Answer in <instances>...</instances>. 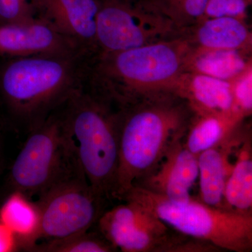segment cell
Segmentation results:
<instances>
[{
  "label": "cell",
  "mask_w": 252,
  "mask_h": 252,
  "mask_svg": "<svg viewBox=\"0 0 252 252\" xmlns=\"http://www.w3.org/2000/svg\"><path fill=\"white\" fill-rule=\"evenodd\" d=\"M195 113L175 91L149 94L119 109V167L115 199L152 173L183 140Z\"/></svg>",
  "instance_id": "cell-1"
},
{
  "label": "cell",
  "mask_w": 252,
  "mask_h": 252,
  "mask_svg": "<svg viewBox=\"0 0 252 252\" xmlns=\"http://www.w3.org/2000/svg\"><path fill=\"white\" fill-rule=\"evenodd\" d=\"M192 48L183 36L116 52L88 62L85 87L122 108L144 96L175 91Z\"/></svg>",
  "instance_id": "cell-2"
},
{
  "label": "cell",
  "mask_w": 252,
  "mask_h": 252,
  "mask_svg": "<svg viewBox=\"0 0 252 252\" xmlns=\"http://www.w3.org/2000/svg\"><path fill=\"white\" fill-rule=\"evenodd\" d=\"M86 54L16 57L0 72V96L11 117L31 131L85 86Z\"/></svg>",
  "instance_id": "cell-3"
},
{
  "label": "cell",
  "mask_w": 252,
  "mask_h": 252,
  "mask_svg": "<svg viewBox=\"0 0 252 252\" xmlns=\"http://www.w3.org/2000/svg\"><path fill=\"white\" fill-rule=\"evenodd\" d=\"M58 111L77 171L100 198L115 200L119 109L84 86Z\"/></svg>",
  "instance_id": "cell-4"
},
{
  "label": "cell",
  "mask_w": 252,
  "mask_h": 252,
  "mask_svg": "<svg viewBox=\"0 0 252 252\" xmlns=\"http://www.w3.org/2000/svg\"><path fill=\"white\" fill-rule=\"evenodd\" d=\"M122 200L138 203L177 233L220 250L252 251V215L210 206L193 198L172 201L139 186L131 189Z\"/></svg>",
  "instance_id": "cell-5"
},
{
  "label": "cell",
  "mask_w": 252,
  "mask_h": 252,
  "mask_svg": "<svg viewBox=\"0 0 252 252\" xmlns=\"http://www.w3.org/2000/svg\"><path fill=\"white\" fill-rule=\"evenodd\" d=\"M58 110L29 131L10 170L13 190L30 199L39 198L73 176H81L64 140Z\"/></svg>",
  "instance_id": "cell-6"
},
{
  "label": "cell",
  "mask_w": 252,
  "mask_h": 252,
  "mask_svg": "<svg viewBox=\"0 0 252 252\" xmlns=\"http://www.w3.org/2000/svg\"><path fill=\"white\" fill-rule=\"evenodd\" d=\"M183 31L152 0H101L98 52H116L180 37Z\"/></svg>",
  "instance_id": "cell-7"
},
{
  "label": "cell",
  "mask_w": 252,
  "mask_h": 252,
  "mask_svg": "<svg viewBox=\"0 0 252 252\" xmlns=\"http://www.w3.org/2000/svg\"><path fill=\"white\" fill-rule=\"evenodd\" d=\"M35 203L40 216L37 240L49 241L90 230L103 213L105 200L84 177L75 175L55 186Z\"/></svg>",
  "instance_id": "cell-8"
},
{
  "label": "cell",
  "mask_w": 252,
  "mask_h": 252,
  "mask_svg": "<svg viewBox=\"0 0 252 252\" xmlns=\"http://www.w3.org/2000/svg\"><path fill=\"white\" fill-rule=\"evenodd\" d=\"M103 212L99 233L124 252H177L187 236L180 234L142 205L131 200Z\"/></svg>",
  "instance_id": "cell-9"
},
{
  "label": "cell",
  "mask_w": 252,
  "mask_h": 252,
  "mask_svg": "<svg viewBox=\"0 0 252 252\" xmlns=\"http://www.w3.org/2000/svg\"><path fill=\"white\" fill-rule=\"evenodd\" d=\"M34 16L91 54L98 52L97 17L100 0H32Z\"/></svg>",
  "instance_id": "cell-10"
},
{
  "label": "cell",
  "mask_w": 252,
  "mask_h": 252,
  "mask_svg": "<svg viewBox=\"0 0 252 252\" xmlns=\"http://www.w3.org/2000/svg\"><path fill=\"white\" fill-rule=\"evenodd\" d=\"M77 54L92 55L38 18L27 22L0 23V54L16 58Z\"/></svg>",
  "instance_id": "cell-11"
},
{
  "label": "cell",
  "mask_w": 252,
  "mask_h": 252,
  "mask_svg": "<svg viewBox=\"0 0 252 252\" xmlns=\"http://www.w3.org/2000/svg\"><path fill=\"white\" fill-rule=\"evenodd\" d=\"M198 178V156L177 142L158 166L137 185L175 202L192 198L190 190Z\"/></svg>",
  "instance_id": "cell-12"
},
{
  "label": "cell",
  "mask_w": 252,
  "mask_h": 252,
  "mask_svg": "<svg viewBox=\"0 0 252 252\" xmlns=\"http://www.w3.org/2000/svg\"><path fill=\"white\" fill-rule=\"evenodd\" d=\"M175 92L188 102L195 114H215L238 122L244 121L235 111L230 81L187 72L179 80Z\"/></svg>",
  "instance_id": "cell-13"
},
{
  "label": "cell",
  "mask_w": 252,
  "mask_h": 252,
  "mask_svg": "<svg viewBox=\"0 0 252 252\" xmlns=\"http://www.w3.org/2000/svg\"><path fill=\"white\" fill-rule=\"evenodd\" d=\"M244 130L241 122L220 143L198 154L199 200L203 203L224 209L225 182L233 165V162H230V155L241 138Z\"/></svg>",
  "instance_id": "cell-14"
},
{
  "label": "cell",
  "mask_w": 252,
  "mask_h": 252,
  "mask_svg": "<svg viewBox=\"0 0 252 252\" xmlns=\"http://www.w3.org/2000/svg\"><path fill=\"white\" fill-rule=\"evenodd\" d=\"M182 36L193 49L236 50L252 53V31L245 18H204L184 30Z\"/></svg>",
  "instance_id": "cell-15"
},
{
  "label": "cell",
  "mask_w": 252,
  "mask_h": 252,
  "mask_svg": "<svg viewBox=\"0 0 252 252\" xmlns=\"http://www.w3.org/2000/svg\"><path fill=\"white\" fill-rule=\"evenodd\" d=\"M235 151V160L223 193L225 210L252 215V156L250 131Z\"/></svg>",
  "instance_id": "cell-16"
},
{
  "label": "cell",
  "mask_w": 252,
  "mask_h": 252,
  "mask_svg": "<svg viewBox=\"0 0 252 252\" xmlns=\"http://www.w3.org/2000/svg\"><path fill=\"white\" fill-rule=\"evenodd\" d=\"M252 65V53L236 50H191L186 72L230 81Z\"/></svg>",
  "instance_id": "cell-17"
},
{
  "label": "cell",
  "mask_w": 252,
  "mask_h": 252,
  "mask_svg": "<svg viewBox=\"0 0 252 252\" xmlns=\"http://www.w3.org/2000/svg\"><path fill=\"white\" fill-rule=\"evenodd\" d=\"M0 221L27 250L35 245L40 223L39 209L24 194L14 190L8 197L0 208Z\"/></svg>",
  "instance_id": "cell-18"
},
{
  "label": "cell",
  "mask_w": 252,
  "mask_h": 252,
  "mask_svg": "<svg viewBox=\"0 0 252 252\" xmlns=\"http://www.w3.org/2000/svg\"><path fill=\"white\" fill-rule=\"evenodd\" d=\"M240 123L223 116L195 114L184 144L191 153L198 156L221 142Z\"/></svg>",
  "instance_id": "cell-19"
},
{
  "label": "cell",
  "mask_w": 252,
  "mask_h": 252,
  "mask_svg": "<svg viewBox=\"0 0 252 252\" xmlns=\"http://www.w3.org/2000/svg\"><path fill=\"white\" fill-rule=\"evenodd\" d=\"M31 250L47 252H111L117 251L99 232H84L61 240H49Z\"/></svg>",
  "instance_id": "cell-20"
},
{
  "label": "cell",
  "mask_w": 252,
  "mask_h": 252,
  "mask_svg": "<svg viewBox=\"0 0 252 252\" xmlns=\"http://www.w3.org/2000/svg\"><path fill=\"white\" fill-rule=\"evenodd\" d=\"M230 81L235 111L245 120L252 112V65Z\"/></svg>",
  "instance_id": "cell-21"
},
{
  "label": "cell",
  "mask_w": 252,
  "mask_h": 252,
  "mask_svg": "<svg viewBox=\"0 0 252 252\" xmlns=\"http://www.w3.org/2000/svg\"><path fill=\"white\" fill-rule=\"evenodd\" d=\"M209 0H181L168 13L182 31L193 26L205 16Z\"/></svg>",
  "instance_id": "cell-22"
},
{
  "label": "cell",
  "mask_w": 252,
  "mask_h": 252,
  "mask_svg": "<svg viewBox=\"0 0 252 252\" xmlns=\"http://www.w3.org/2000/svg\"><path fill=\"white\" fill-rule=\"evenodd\" d=\"M32 0H0V23H19L35 19Z\"/></svg>",
  "instance_id": "cell-23"
},
{
  "label": "cell",
  "mask_w": 252,
  "mask_h": 252,
  "mask_svg": "<svg viewBox=\"0 0 252 252\" xmlns=\"http://www.w3.org/2000/svg\"><path fill=\"white\" fill-rule=\"evenodd\" d=\"M250 0H209L205 18L232 16L245 18Z\"/></svg>",
  "instance_id": "cell-24"
},
{
  "label": "cell",
  "mask_w": 252,
  "mask_h": 252,
  "mask_svg": "<svg viewBox=\"0 0 252 252\" xmlns=\"http://www.w3.org/2000/svg\"><path fill=\"white\" fill-rule=\"evenodd\" d=\"M18 242L14 233L0 221V252L14 251Z\"/></svg>",
  "instance_id": "cell-25"
},
{
  "label": "cell",
  "mask_w": 252,
  "mask_h": 252,
  "mask_svg": "<svg viewBox=\"0 0 252 252\" xmlns=\"http://www.w3.org/2000/svg\"><path fill=\"white\" fill-rule=\"evenodd\" d=\"M158 7L164 11L165 14L168 16L169 11H170L176 5L178 4L181 0H152Z\"/></svg>",
  "instance_id": "cell-26"
},
{
  "label": "cell",
  "mask_w": 252,
  "mask_h": 252,
  "mask_svg": "<svg viewBox=\"0 0 252 252\" xmlns=\"http://www.w3.org/2000/svg\"><path fill=\"white\" fill-rule=\"evenodd\" d=\"M0 152H1V137H0Z\"/></svg>",
  "instance_id": "cell-27"
}]
</instances>
